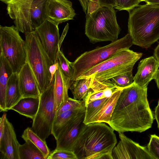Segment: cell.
<instances>
[{
    "instance_id": "cell-1",
    "label": "cell",
    "mask_w": 159,
    "mask_h": 159,
    "mask_svg": "<svg viewBox=\"0 0 159 159\" xmlns=\"http://www.w3.org/2000/svg\"><path fill=\"white\" fill-rule=\"evenodd\" d=\"M154 119L147 88H142L133 81L122 90L108 125L118 133H141L152 127Z\"/></svg>"
},
{
    "instance_id": "cell-2",
    "label": "cell",
    "mask_w": 159,
    "mask_h": 159,
    "mask_svg": "<svg viewBox=\"0 0 159 159\" xmlns=\"http://www.w3.org/2000/svg\"><path fill=\"white\" fill-rule=\"evenodd\" d=\"M114 130L103 122L84 124L74 143L77 159H112L117 143Z\"/></svg>"
},
{
    "instance_id": "cell-3",
    "label": "cell",
    "mask_w": 159,
    "mask_h": 159,
    "mask_svg": "<svg viewBox=\"0 0 159 159\" xmlns=\"http://www.w3.org/2000/svg\"><path fill=\"white\" fill-rule=\"evenodd\" d=\"M128 31L133 44L147 49L159 39V5L146 3L129 12Z\"/></svg>"
},
{
    "instance_id": "cell-4",
    "label": "cell",
    "mask_w": 159,
    "mask_h": 159,
    "mask_svg": "<svg viewBox=\"0 0 159 159\" xmlns=\"http://www.w3.org/2000/svg\"><path fill=\"white\" fill-rule=\"evenodd\" d=\"M49 0H13L7 10L16 28L25 33L35 30L48 18Z\"/></svg>"
},
{
    "instance_id": "cell-5",
    "label": "cell",
    "mask_w": 159,
    "mask_h": 159,
    "mask_svg": "<svg viewBox=\"0 0 159 159\" xmlns=\"http://www.w3.org/2000/svg\"><path fill=\"white\" fill-rule=\"evenodd\" d=\"M142 55L129 49L122 50L89 69L77 80L91 78L92 82L103 83L117 75L132 71L134 64Z\"/></svg>"
},
{
    "instance_id": "cell-6",
    "label": "cell",
    "mask_w": 159,
    "mask_h": 159,
    "mask_svg": "<svg viewBox=\"0 0 159 159\" xmlns=\"http://www.w3.org/2000/svg\"><path fill=\"white\" fill-rule=\"evenodd\" d=\"M85 34L93 43L118 39L121 31L113 7H100L87 14Z\"/></svg>"
},
{
    "instance_id": "cell-7",
    "label": "cell",
    "mask_w": 159,
    "mask_h": 159,
    "mask_svg": "<svg viewBox=\"0 0 159 159\" xmlns=\"http://www.w3.org/2000/svg\"><path fill=\"white\" fill-rule=\"evenodd\" d=\"M26 62L37 80L40 94L51 84L49 71L54 64L44 49L35 30L25 33Z\"/></svg>"
},
{
    "instance_id": "cell-8",
    "label": "cell",
    "mask_w": 159,
    "mask_h": 159,
    "mask_svg": "<svg viewBox=\"0 0 159 159\" xmlns=\"http://www.w3.org/2000/svg\"><path fill=\"white\" fill-rule=\"evenodd\" d=\"M132 45L131 38L128 33L123 37L111 42L107 45L85 52L72 62L73 69L72 81L76 80L83 73L118 52L129 49Z\"/></svg>"
},
{
    "instance_id": "cell-9",
    "label": "cell",
    "mask_w": 159,
    "mask_h": 159,
    "mask_svg": "<svg viewBox=\"0 0 159 159\" xmlns=\"http://www.w3.org/2000/svg\"><path fill=\"white\" fill-rule=\"evenodd\" d=\"M16 26H0V52L18 74L26 62V44Z\"/></svg>"
},
{
    "instance_id": "cell-10",
    "label": "cell",
    "mask_w": 159,
    "mask_h": 159,
    "mask_svg": "<svg viewBox=\"0 0 159 159\" xmlns=\"http://www.w3.org/2000/svg\"><path fill=\"white\" fill-rule=\"evenodd\" d=\"M54 84V77L50 85L41 93L39 109L33 120L32 130L43 140L51 134L56 115Z\"/></svg>"
},
{
    "instance_id": "cell-11",
    "label": "cell",
    "mask_w": 159,
    "mask_h": 159,
    "mask_svg": "<svg viewBox=\"0 0 159 159\" xmlns=\"http://www.w3.org/2000/svg\"><path fill=\"white\" fill-rule=\"evenodd\" d=\"M58 25L47 18L35 30L44 49L53 64L57 62L60 48Z\"/></svg>"
},
{
    "instance_id": "cell-12",
    "label": "cell",
    "mask_w": 159,
    "mask_h": 159,
    "mask_svg": "<svg viewBox=\"0 0 159 159\" xmlns=\"http://www.w3.org/2000/svg\"><path fill=\"white\" fill-rule=\"evenodd\" d=\"M118 133L120 140L112 150V159H155L147 146H141L123 133Z\"/></svg>"
},
{
    "instance_id": "cell-13",
    "label": "cell",
    "mask_w": 159,
    "mask_h": 159,
    "mask_svg": "<svg viewBox=\"0 0 159 159\" xmlns=\"http://www.w3.org/2000/svg\"><path fill=\"white\" fill-rule=\"evenodd\" d=\"M85 110L70 120L62 129L56 139L55 149L73 151L74 143L85 124Z\"/></svg>"
},
{
    "instance_id": "cell-14",
    "label": "cell",
    "mask_w": 159,
    "mask_h": 159,
    "mask_svg": "<svg viewBox=\"0 0 159 159\" xmlns=\"http://www.w3.org/2000/svg\"><path fill=\"white\" fill-rule=\"evenodd\" d=\"M20 145L13 125L7 118L4 132L0 137L1 158L20 159Z\"/></svg>"
},
{
    "instance_id": "cell-15",
    "label": "cell",
    "mask_w": 159,
    "mask_h": 159,
    "mask_svg": "<svg viewBox=\"0 0 159 159\" xmlns=\"http://www.w3.org/2000/svg\"><path fill=\"white\" fill-rule=\"evenodd\" d=\"M76 13L72 2L68 0H49L48 18L58 25L73 20Z\"/></svg>"
},
{
    "instance_id": "cell-16",
    "label": "cell",
    "mask_w": 159,
    "mask_h": 159,
    "mask_svg": "<svg viewBox=\"0 0 159 159\" xmlns=\"http://www.w3.org/2000/svg\"><path fill=\"white\" fill-rule=\"evenodd\" d=\"M159 67V62L154 56L143 59L139 63L134 82L142 88H147L149 82L154 79Z\"/></svg>"
},
{
    "instance_id": "cell-17",
    "label": "cell",
    "mask_w": 159,
    "mask_h": 159,
    "mask_svg": "<svg viewBox=\"0 0 159 159\" xmlns=\"http://www.w3.org/2000/svg\"><path fill=\"white\" fill-rule=\"evenodd\" d=\"M19 84L24 97H40L37 80L28 63L26 62L18 73Z\"/></svg>"
},
{
    "instance_id": "cell-18",
    "label": "cell",
    "mask_w": 159,
    "mask_h": 159,
    "mask_svg": "<svg viewBox=\"0 0 159 159\" xmlns=\"http://www.w3.org/2000/svg\"><path fill=\"white\" fill-rule=\"evenodd\" d=\"M73 82L58 66L54 75V94L57 111L69 98L68 90Z\"/></svg>"
},
{
    "instance_id": "cell-19",
    "label": "cell",
    "mask_w": 159,
    "mask_h": 159,
    "mask_svg": "<svg viewBox=\"0 0 159 159\" xmlns=\"http://www.w3.org/2000/svg\"><path fill=\"white\" fill-rule=\"evenodd\" d=\"M123 88L115 91L98 111L94 115L89 123L103 122L109 124L117 101Z\"/></svg>"
},
{
    "instance_id": "cell-20",
    "label": "cell",
    "mask_w": 159,
    "mask_h": 159,
    "mask_svg": "<svg viewBox=\"0 0 159 159\" xmlns=\"http://www.w3.org/2000/svg\"><path fill=\"white\" fill-rule=\"evenodd\" d=\"M0 63V109L1 112H6L7 111L6 104L7 85L13 72L8 62L1 52Z\"/></svg>"
},
{
    "instance_id": "cell-21",
    "label": "cell",
    "mask_w": 159,
    "mask_h": 159,
    "mask_svg": "<svg viewBox=\"0 0 159 159\" xmlns=\"http://www.w3.org/2000/svg\"><path fill=\"white\" fill-rule=\"evenodd\" d=\"M39 97H24L20 100L11 110L33 120L38 111Z\"/></svg>"
},
{
    "instance_id": "cell-22",
    "label": "cell",
    "mask_w": 159,
    "mask_h": 159,
    "mask_svg": "<svg viewBox=\"0 0 159 159\" xmlns=\"http://www.w3.org/2000/svg\"><path fill=\"white\" fill-rule=\"evenodd\" d=\"M23 98L19 84L18 74L13 73L7 85L6 96L7 111L10 110Z\"/></svg>"
},
{
    "instance_id": "cell-23",
    "label": "cell",
    "mask_w": 159,
    "mask_h": 159,
    "mask_svg": "<svg viewBox=\"0 0 159 159\" xmlns=\"http://www.w3.org/2000/svg\"><path fill=\"white\" fill-rule=\"evenodd\" d=\"M85 110V107L78 108L62 112L56 116L52 124L51 133L56 140L63 128L72 119Z\"/></svg>"
},
{
    "instance_id": "cell-24",
    "label": "cell",
    "mask_w": 159,
    "mask_h": 159,
    "mask_svg": "<svg viewBox=\"0 0 159 159\" xmlns=\"http://www.w3.org/2000/svg\"><path fill=\"white\" fill-rule=\"evenodd\" d=\"M91 78L82 79L73 81L69 89L73 98L78 100H83L90 90Z\"/></svg>"
},
{
    "instance_id": "cell-25",
    "label": "cell",
    "mask_w": 159,
    "mask_h": 159,
    "mask_svg": "<svg viewBox=\"0 0 159 159\" xmlns=\"http://www.w3.org/2000/svg\"><path fill=\"white\" fill-rule=\"evenodd\" d=\"M20 144L19 149L20 159H47L42 152L29 140Z\"/></svg>"
},
{
    "instance_id": "cell-26",
    "label": "cell",
    "mask_w": 159,
    "mask_h": 159,
    "mask_svg": "<svg viewBox=\"0 0 159 159\" xmlns=\"http://www.w3.org/2000/svg\"><path fill=\"white\" fill-rule=\"evenodd\" d=\"M21 137L25 141L29 140L32 142L42 152L47 159L50 152L45 140L42 139L32 130L31 128H26L24 130Z\"/></svg>"
},
{
    "instance_id": "cell-27",
    "label": "cell",
    "mask_w": 159,
    "mask_h": 159,
    "mask_svg": "<svg viewBox=\"0 0 159 159\" xmlns=\"http://www.w3.org/2000/svg\"><path fill=\"white\" fill-rule=\"evenodd\" d=\"M57 62L59 67L63 73L72 80L73 74L72 62H70L66 58L60 49L58 53Z\"/></svg>"
},
{
    "instance_id": "cell-28",
    "label": "cell",
    "mask_w": 159,
    "mask_h": 159,
    "mask_svg": "<svg viewBox=\"0 0 159 159\" xmlns=\"http://www.w3.org/2000/svg\"><path fill=\"white\" fill-rule=\"evenodd\" d=\"M132 71L116 76L111 80V83L115 86L124 88L131 85L134 81Z\"/></svg>"
},
{
    "instance_id": "cell-29",
    "label": "cell",
    "mask_w": 159,
    "mask_h": 159,
    "mask_svg": "<svg viewBox=\"0 0 159 159\" xmlns=\"http://www.w3.org/2000/svg\"><path fill=\"white\" fill-rule=\"evenodd\" d=\"M87 3V14L91 13L100 7L114 8V0H86Z\"/></svg>"
},
{
    "instance_id": "cell-30",
    "label": "cell",
    "mask_w": 159,
    "mask_h": 159,
    "mask_svg": "<svg viewBox=\"0 0 159 159\" xmlns=\"http://www.w3.org/2000/svg\"><path fill=\"white\" fill-rule=\"evenodd\" d=\"M84 107H85V105L83 100H78L69 97L68 100L57 110L56 116L66 111Z\"/></svg>"
},
{
    "instance_id": "cell-31",
    "label": "cell",
    "mask_w": 159,
    "mask_h": 159,
    "mask_svg": "<svg viewBox=\"0 0 159 159\" xmlns=\"http://www.w3.org/2000/svg\"><path fill=\"white\" fill-rule=\"evenodd\" d=\"M114 8L119 11L125 10L129 12L137 7L141 2L140 0H114Z\"/></svg>"
},
{
    "instance_id": "cell-32",
    "label": "cell",
    "mask_w": 159,
    "mask_h": 159,
    "mask_svg": "<svg viewBox=\"0 0 159 159\" xmlns=\"http://www.w3.org/2000/svg\"><path fill=\"white\" fill-rule=\"evenodd\" d=\"M47 159H77L74 152L65 150L56 149L51 152Z\"/></svg>"
},
{
    "instance_id": "cell-33",
    "label": "cell",
    "mask_w": 159,
    "mask_h": 159,
    "mask_svg": "<svg viewBox=\"0 0 159 159\" xmlns=\"http://www.w3.org/2000/svg\"><path fill=\"white\" fill-rule=\"evenodd\" d=\"M147 147L155 159H159V137L155 134L151 135Z\"/></svg>"
},
{
    "instance_id": "cell-34",
    "label": "cell",
    "mask_w": 159,
    "mask_h": 159,
    "mask_svg": "<svg viewBox=\"0 0 159 159\" xmlns=\"http://www.w3.org/2000/svg\"><path fill=\"white\" fill-rule=\"evenodd\" d=\"M7 118L6 113H4L0 118V137L2 136L4 132Z\"/></svg>"
},
{
    "instance_id": "cell-35",
    "label": "cell",
    "mask_w": 159,
    "mask_h": 159,
    "mask_svg": "<svg viewBox=\"0 0 159 159\" xmlns=\"http://www.w3.org/2000/svg\"><path fill=\"white\" fill-rule=\"evenodd\" d=\"M58 66L57 62L52 65L50 67L49 71L51 74L52 80H53L55 74L58 69Z\"/></svg>"
},
{
    "instance_id": "cell-36",
    "label": "cell",
    "mask_w": 159,
    "mask_h": 159,
    "mask_svg": "<svg viewBox=\"0 0 159 159\" xmlns=\"http://www.w3.org/2000/svg\"><path fill=\"white\" fill-rule=\"evenodd\" d=\"M154 117L157 123L158 128L159 129V100L157 105L155 109Z\"/></svg>"
},
{
    "instance_id": "cell-37",
    "label": "cell",
    "mask_w": 159,
    "mask_h": 159,
    "mask_svg": "<svg viewBox=\"0 0 159 159\" xmlns=\"http://www.w3.org/2000/svg\"><path fill=\"white\" fill-rule=\"evenodd\" d=\"M83 10L86 15L87 14V3L86 0H78Z\"/></svg>"
},
{
    "instance_id": "cell-38",
    "label": "cell",
    "mask_w": 159,
    "mask_h": 159,
    "mask_svg": "<svg viewBox=\"0 0 159 159\" xmlns=\"http://www.w3.org/2000/svg\"><path fill=\"white\" fill-rule=\"evenodd\" d=\"M154 57L159 62V43L154 50Z\"/></svg>"
},
{
    "instance_id": "cell-39",
    "label": "cell",
    "mask_w": 159,
    "mask_h": 159,
    "mask_svg": "<svg viewBox=\"0 0 159 159\" xmlns=\"http://www.w3.org/2000/svg\"><path fill=\"white\" fill-rule=\"evenodd\" d=\"M146 3L159 5V0H143Z\"/></svg>"
},
{
    "instance_id": "cell-40",
    "label": "cell",
    "mask_w": 159,
    "mask_h": 159,
    "mask_svg": "<svg viewBox=\"0 0 159 159\" xmlns=\"http://www.w3.org/2000/svg\"><path fill=\"white\" fill-rule=\"evenodd\" d=\"M157 86L159 89V69H158L154 78Z\"/></svg>"
},
{
    "instance_id": "cell-41",
    "label": "cell",
    "mask_w": 159,
    "mask_h": 159,
    "mask_svg": "<svg viewBox=\"0 0 159 159\" xmlns=\"http://www.w3.org/2000/svg\"><path fill=\"white\" fill-rule=\"evenodd\" d=\"M2 2L5 3L6 4H7L10 3L13 0H0Z\"/></svg>"
},
{
    "instance_id": "cell-42",
    "label": "cell",
    "mask_w": 159,
    "mask_h": 159,
    "mask_svg": "<svg viewBox=\"0 0 159 159\" xmlns=\"http://www.w3.org/2000/svg\"><path fill=\"white\" fill-rule=\"evenodd\" d=\"M140 0L141 1V2H142L143 0Z\"/></svg>"
}]
</instances>
